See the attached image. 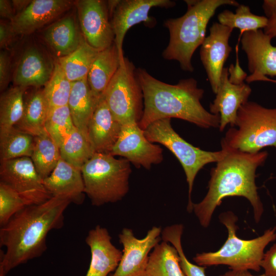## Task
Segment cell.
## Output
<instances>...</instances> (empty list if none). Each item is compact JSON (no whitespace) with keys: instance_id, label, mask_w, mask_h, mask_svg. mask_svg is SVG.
<instances>
[{"instance_id":"1","label":"cell","mask_w":276,"mask_h":276,"mask_svg":"<svg viewBox=\"0 0 276 276\" xmlns=\"http://www.w3.org/2000/svg\"><path fill=\"white\" fill-rule=\"evenodd\" d=\"M71 201L53 196L38 204L26 206L1 226L0 276L12 269L39 257L47 249L46 239L53 229L64 225V213Z\"/></svg>"},{"instance_id":"2","label":"cell","mask_w":276,"mask_h":276,"mask_svg":"<svg viewBox=\"0 0 276 276\" xmlns=\"http://www.w3.org/2000/svg\"><path fill=\"white\" fill-rule=\"evenodd\" d=\"M225 155L211 170L208 191L199 203L193 204V211L200 225L207 227L216 208L223 198L242 196L250 203L254 219L259 222L263 214V204L255 183L257 169L263 166L267 157L266 151L248 153L230 147L222 142Z\"/></svg>"},{"instance_id":"3","label":"cell","mask_w":276,"mask_h":276,"mask_svg":"<svg viewBox=\"0 0 276 276\" xmlns=\"http://www.w3.org/2000/svg\"><path fill=\"white\" fill-rule=\"evenodd\" d=\"M136 74L144 96V112L139 123L145 130L153 122L164 119H181L203 128H219V114L208 111L201 100L204 90L193 78L180 80L175 84L161 81L142 68Z\"/></svg>"},{"instance_id":"4","label":"cell","mask_w":276,"mask_h":276,"mask_svg":"<svg viewBox=\"0 0 276 276\" xmlns=\"http://www.w3.org/2000/svg\"><path fill=\"white\" fill-rule=\"evenodd\" d=\"M185 2L187 5V12L181 17L169 18L164 22L170 37L162 56L166 60L178 61L182 70L193 72L192 56L206 37L207 25L216 10L225 5L236 7L240 5L234 0Z\"/></svg>"},{"instance_id":"5","label":"cell","mask_w":276,"mask_h":276,"mask_svg":"<svg viewBox=\"0 0 276 276\" xmlns=\"http://www.w3.org/2000/svg\"><path fill=\"white\" fill-rule=\"evenodd\" d=\"M219 219L228 232L225 243L217 251L196 254L194 261L204 267L225 265L232 270L259 271L265 247L276 239V226L266 230L257 238L243 240L236 235L237 217L233 212L223 213Z\"/></svg>"},{"instance_id":"6","label":"cell","mask_w":276,"mask_h":276,"mask_svg":"<svg viewBox=\"0 0 276 276\" xmlns=\"http://www.w3.org/2000/svg\"><path fill=\"white\" fill-rule=\"evenodd\" d=\"M114 156L95 153L81 169L85 193L93 205L116 202L128 192L130 163L125 158Z\"/></svg>"},{"instance_id":"7","label":"cell","mask_w":276,"mask_h":276,"mask_svg":"<svg viewBox=\"0 0 276 276\" xmlns=\"http://www.w3.org/2000/svg\"><path fill=\"white\" fill-rule=\"evenodd\" d=\"M235 126L228 129L221 142L248 153L267 147L276 149V108L248 101L239 108Z\"/></svg>"},{"instance_id":"8","label":"cell","mask_w":276,"mask_h":276,"mask_svg":"<svg viewBox=\"0 0 276 276\" xmlns=\"http://www.w3.org/2000/svg\"><path fill=\"white\" fill-rule=\"evenodd\" d=\"M171 119L156 121L144 130L146 137L151 143H158L168 148L177 158L185 171L188 185V212L193 211L191 194L198 172L206 164L218 162L226 154V150L208 151L195 147L182 139L173 128Z\"/></svg>"},{"instance_id":"9","label":"cell","mask_w":276,"mask_h":276,"mask_svg":"<svg viewBox=\"0 0 276 276\" xmlns=\"http://www.w3.org/2000/svg\"><path fill=\"white\" fill-rule=\"evenodd\" d=\"M103 97L113 116L122 125L139 124L144 112L143 93L136 68L127 58L110 81Z\"/></svg>"},{"instance_id":"10","label":"cell","mask_w":276,"mask_h":276,"mask_svg":"<svg viewBox=\"0 0 276 276\" xmlns=\"http://www.w3.org/2000/svg\"><path fill=\"white\" fill-rule=\"evenodd\" d=\"M111 23L114 34V43L123 62L125 57L123 43L128 30L134 25L144 22L150 26L154 19L149 16L153 7L168 8L175 3L170 0H110L107 1Z\"/></svg>"},{"instance_id":"11","label":"cell","mask_w":276,"mask_h":276,"mask_svg":"<svg viewBox=\"0 0 276 276\" xmlns=\"http://www.w3.org/2000/svg\"><path fill=\"white\" fill-rule=\"evenodd\" d=\"M0 178L1 182L15 190L29 205L40 204L52 197L31 157L1 161Z\"/></svg>"},{"instance_id":"12","label":"cell","mask_w":276,"mask_h":276,"mask_svg":"<svg viewBox=\"0 0 276 276\" xmlns=\"http://www.w3.org/2000/svg\"><path fill=\"white\" fill-rule=\"evenodd\" d=\"M127 159L136 168L149 170L163 160L162 148L150 142L137 123L122 125L119 139L111 153Z\"/></svg>"},{"instance_id":"13","label":"cell","mask_w":276,"mask_h":276,"mask_svg":"<svg viewBox=\"0 0 276 276\" xmlns=\"http://www.w3.org/2000/svg\"><path fill=\"white\" fill-rule=\"evenodd\" d=\"M81 31L86 42L99 50L114 42L107 1L80 0L75 2Z\"/></svg>"},{"instance_id":"14","label":"cell","mask_w":276,"mask_h":276,"mask_svg":"<svg viewBox=\"0 0 276 276\" xmlns=\"http://www.w3.org/2000/svg\"><path fill=\"white\" fill-rule=\"evenodd\" d=\"M162 229L153 226L141 239L134 236L132 229L124 228L119 235L123 246L120 262L110 276H142L152 249L159 242Z\"/></svg>"},{"instance_id":"15","label":"cell","mask_w":276,"mask_h":276,"mask_svg":"<svg viewBox=\"0 0 276 276\" xmlns=\"http://www.w3.org/2000/svg\"><path fill=\"white\" fill-rule=\"evenodd\" d=\"M233 29L214 22L201 45L200 58L213 92L216 94L224 64L232 50L229 39Z\"/></svg>"},{"instance_id":"16","label":"cell","mask_w":276,"mask_h":276,"mask_svg":"<svg viewBox=\"0 0 276 276\" xmlns=\"http://www.w3.org/2000/svg\"><path fill=\"white\" fill-rule=\"evenodd\" d=\"M271 39L261 29L242 34L241 48L246 54L251 73L246 79L248 83L259 77L276 76V47L271 44Z\"/></svg>"},{"instance_id":"17","label":"cell","mask_w":276,"mask_h":276,"mask_svg":"<svg viewBox=\"0 0 276 276\" xmlns=\"http://www.w3.org/2000/svg\"><path fill=\"white\" fill-rule=\"evenodd\" d=\"M251 93V87L244 82L240 84L231 82L228 69L224 67L215 99L210 105V112L220 116V131L228 124L231 127H235L238 111L248 101Z\"/></svg>"},{"instance_id":"18","label":"cell","mask_w":276,"mask_h":276,"mask_svg":"<svg viewBox=\"0 0 276 276\" xmlns=\"http://www.w3.org/2000/svg\"><path fill=\"white\" fill-rule=\"evenodd\" d=\"M68 0H33L10 21L16 35H29L70 9Z\"/></svg>"},{"instance_id":"19","label":"cell","mask_w":276,"mask_h":276,"mask_svg":"<svg viewBox=\"0 0 276 276\" xmlns=\"http://www.w3.org/2000/svg\"><path fill=\"white\" fill-rule=\"evenodd\" d=\"M108 230L100 225L90 229L85 239L91 260L85 276H108L117 268L122 252L111 242Z\"/></svg>"},{"instance_id":"20","label":"cell","mask_w":276,"mask_h":276,"mask_svg":"<svg viewBox=\"0 0 276 276\" xmlns=\"http://www.w3.org/2000/svg\"><path fill=\"white\" fill-rule=\"evenodd\" d=\"M122 126L113 116L103 95L87 127L88 139L95 153L110 154L119 139Z\"/></svg>"},{"instance_id":"21","label":"cell","mask_w":276,"mask_h":276,"mask_svg":"<svg viewBox=\"0 0 276 276\" xmlns=\"http://www.w3.org/2000/svg\"><path fill=\"white\" fill-rule=\"evenodd\" d=\"M43 181L52 197L64 198L76 204L83 202L85 193L81 171L61 157L53 171Z\"/></svg>"},{"instance_id":"22","label":"cell","mask_w":276,"mask_h":276,"mask_svg":"<svg viewBox=\"0 0 276 276\" xmlns=\"http://www.w3.org/2000/svg\"><path fill=\"white\" fill-rule=\"evenodd\" d=\"M54 64L37 48L27 49L21 56L13 74L15 86L39 87L50 79Z\"/></svg>"},{"instance_id":"23","label":"cell","mask_w":276,"mask_h":276,"mask_svg":"<svg viewBox=\"0 0 276 276\" xmlns=\"http://www.w3.org/2000/svg\"><path fill=\"white\" fill-rule=\"evenodd\" d=\"M101 98L91 90L87 77L72 82L67 106L75 127L87 136L89 122Z\"/></svg>"},{"instance_id":"24","label":"cell","mask_w":276,"mask_h":276,"mask_svg":"<svg viewBox=\"0 0 276 276\" xmlns=\"http://www.w3.org/2000/svg\"><path fill=\"white\" fill-rule=\"evenodd\" d=\"M124 62L114 42L99 52L87 75L89 86L96 96L100 98L104 95L110 81Z\"/></svg>"},{"instance_id":"25","label":"cell","mask_w":276,"mask_h":276,"mask_svg":"<svg viewBox=\"0 0 276 276\" xmlns=\"http://www.w3.org/2000/svg\"><path fill=\"white\" fill-rule=\"evenodd\" d=\"M43 36L46 42L59 57L75 51L84 39L79 35L75 21L66 16L52 24L45 30Z\"/></svg>"},{"instance_id":"26","label":"cell","mask_w":276,"mask_h":276,"mask_svg":"<svg viewBox=\"0 0 276 276\" xmlns=\"http://www.w3.org/2000/svg\"><path fill=\"white\" fill-rule=\"evenodd\" d=\"M176 248L168 242L158 243L149 256L142 276H186Z\"/></svg>"},{"instance_id":"27","label":"cell","mask_w":276,"mask_h":276,"mask_svg":"<svg viewBox=\"0 0 276 276\" xmlns=\"http://www.w3.org/2000/svg\"><path fill=\"white\" fill-rule=\"evenodd\" d=\"M49 109L42 89L33 92L24 101L22 116L15 127L33 136L41 134L45 131Z\"/></svg>"},{"instance_id":"28","label":"cell","mask_w":276,"mask_h":276,"mask_svg":"<svg viewBox=\"0 0 276 276\" xmlns=\"http://www.w3.org/2000/svg\"><path fill=\"white\" fill-rule=\"evenodd\" d=\"M100 51L90 45L84 38L75 51L68 55L59 57L57 62L72 82L79 81L87 77Z\"/></svg>"},{"instance_id":"29","label":"cell","mask_w":276,"mask_h":276,"mask_svg":"<svg viewBox=\"0 0 276 276\" xmlns=\"http://www.w3.org/2000/svg\"><path fill=\"white\" fill-rule=\"evenodd\" d=\"M31 158L40 176L44 179L56 167L60 158L59 147L46 130L34 136V145Z\"/></svg>"},{"instance_id":"30","label":"cell","mask_w":276,"mask_h":276,"mask_svg":"<svg viewBox=\"0 0 276 276\" xmlns=\"http://www.w3.org/2000/svg\"><path fill=\"white\" fill-rule=\"evenodd\" d=\"M34 136L16 127L0 133L1 161L21 157H31Z\"/></svg>"},{"instance_id":"31","label":"cell","mask_w":276,"mask_h":276,"mask_svg":"<svg viewBox=\"0 0 276 276\" xmlns=\"http://www.w3.org/2000/svg\"><path fill=\"white\" fill-rule=\"evenodd\" d=\"M60 157L79 169L95 153L88 137L76 127L59 147Z\"/></svg>"},{"instance_id":"32","label":"cell","mask_w":276,"mask_h":276,"mask_svg":"<svg viewBox=\"0 0 276 276\" xmlns=\"http://www.w3.org/2000/svg\"><path fill=\"white\" fill-rule=\"evenodd\" d=\"M27 87L15 86L0 97V133L13 127L21 119L24 109V94Z\"/></svg>"},{"instance_id":"33","label":"cell","mask_w":276,"mask_h":276,"mask_svg":"<svg viewBox=\"0 0 276 276\" xmlns=\"http://www.w3.org/2000/svg\"><path fill=\"white\" fill-rule=\"evenodd\" d=\"M217 17L219 24L233 29H239L241 35L245 32L264 28L268 20L265 16L252 13L249 7L244 5L237 7L235 13L224 10Z\"/></svg>"},{"instance_id":"34","label":"cell","mask_w":276,"mask_h":276,"mask_svg":"<svg viewBox=\"0 0 276 276\" xmlns=\"http://www.w3.org/2000/svg\"><path fill=\"white\" fill-rule=\"evenodd\" d=\"M72 87V82L56 62L53 74L42 89L50 109L67 105Z\"/></svg>"},{"instance_id":"35","label":"cell","mask_w":276,"mask_h":276,"mask_svg":"<svg viewBox=\"0 0 276 276\" xmlns=\"http://www.w3.org/2000/svg\"><path fill=\"white\" fill-rule=\"evenodd\" d=\"M75 128L67 105L49 109L45 129L59 147Z\"/></svg>"},{"instance_id":"36","label":"cell","mask_w":276,"mask_h":276,"mask_svg":"<svg viewBox=\"0 0 276 276\" xmlns=\"http://www.w3.org/2000/svg\"><path fill=\"white\" fill-rule=\"evenodd\" d=\"M183 231V226L181 224L168 226L162 232V240L171 243L176 248L180 257L181 268L186 276H206L205 267L192 263L185 256L181 242Z\"/></svg>"},{"instance_id":"37","label":"cell","mask_w":276,"mask_h":276,"mask_svg":"<svg viewBox=\"0 0 276 276\" xmlns=\"http://www.w3.org/2000/svg\"><path fill=\"white\" fill-rule=\"evenodd\" d=\"M30 205L13 188L0 182V225L6 224L15 214Z\"/></svg>"},{"instance_id":"38","label":"cell","mask_w":276,"mask_h":276,"mask_svg":"<svg viewBox=\"0 0 276 276\" xmlns=\"http://www.w3.org/2000/svg\"><path fill=\"white\" fill-rule=\"evenodd\" d=\"M10 59L5 51L0 52V89L4 90L8 86L10 79Z\"/></svg>"},{"instance_id":"39","label":"cell","mask_w":276,"mask_h":276,"mask_svg":"<svg viewBox=\"0 0 276 276\" xmlns=\"http://www.w3.org/2000/svg\"><path fill=\"white\" fill-rule=\"evenodd\" d=\"M261 267L266 276H276V243L264 253Z\"/></svg>"},{"instance_id":"40","label":"cell","mask_w":276,"mask_h":276,"mask_svg":"<svg viewBox=\"0 0 276 276\" xmlns=\"http://www.w3.org/2000/svg\"><path fill=\"white\" fill-rule=\"evenodd\" d=\"M10 22L1 20L0 23V47L4 48L8 46L12 39L15 36Z\"/></svg>"},{"instance_id":"41","label":"cell","mask_w":276,"mask_h":276,"mask_svg":"<svg viewBox=\"0 0 276 276\" xmlns=\"http://www.w3.org/2000/svg\"><path fill=\"white\" fill-rule=\"evenodd\" d=\"M229 73V80L231 82L236 84L244 83L243 81L247 78V74L240 66L238 60H236V65L231 64L228 68Z\"/></svg>"},{"instance_id":"42","label":"cell","mask_w":276,"mask_h":276,"mask_svg":"<svg viewBox=\"0 0 276 276\" xmlns=\"http://www.w3.org/2000/svg\"><path fill=\"white\" fill-rule=\"evenodd\" d=\"M0 15L1 17L10 19V21L15 16L12 1L0 0Z\"/></svg>"},{"instance_id":"43","label":"cell","mask_w":276,"mask_h":276,"mask_svg":"<svg viewBox=\"0 0 276 276\" xmlns=\"http://www.w3.org/2000/svg\"><path fill=\"white\" fill-rule=\"evenodd\" d=\"M262 8L269 19L276 14V0H264Z\"/></svg>"},{"instance_id":"44","label":"cell","mask_w":276,"mask_h":276,"mask_svg":"<svg viewBox=\"0 0 276 276\" xmlns=\"http://www.w3.org/2000/svg\"><path fill=\"white\" fill-rule=\"evenodd\" d=\"M264 32L272 39L276 37V14L268 19L267 25L264 28Z\"/></svg>"},{"instance_id":"45","label":"cell","mask_w":276,"mask_h":276,"mask_svg":"<svg viewBox=\"0 0 276 276\" xmlns=\"http://www.w3.org/2000/svg\"><path fill=\"white\" fill-rule=\"evenodd\" d=\"M15 15L24 10L31 3L30 0L11 1Z\"/></svg>"},{"instance_id":"46","label":"cell","mask_w":276,"mask_h":276,"mask_svg":"<svg viewBox=\"0 0 276 276\" xmlns=\"http://www.w3.org/2000/svg\"><path fill=\"white\" fill-rule=\"evenodd\" d=\"M219 276H266L264 273L260 275H253L248 270H232L224 273Z\"/></svg>"},{"instance_id":"47","label":"cell","mask_w":276,"mask_h":276,"mask_svg":"<svg viewBox=\"0 0 276 276\" xmlns=\"http://www.w3.org/2000/svg\"><path fill=\"white\" fill-rule=\"evenodd\" d=\"M255 81H269V82L275 83L276 84V80L270 79L266 76H262V77H258L256 79Z\"/></svg>"}]
</instances>
